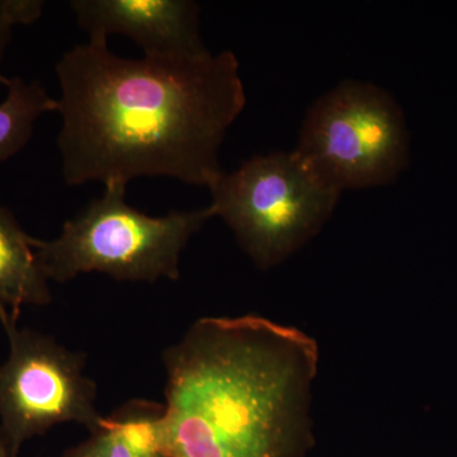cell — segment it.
Masks as SVG:
<instances>
[{"label": "cell", "instance_id": "obj_1", "mask_svg": "<svg viewBox=\"0 0 457 457\" xmlns=\"http://www.w3.org/2000/svg\"><path fill=\"white\" fill-rule=\"evenodd\" d=\"M55 69L66 185L163 176L209 187L224 171L219 152L245 106L231 51L132 60L113 54L107 40H89Z\"/></svg>", "mask_w": 457, "mask_h": 457}, {"label": "cell", "instance_id": "obj_2", "mask_svg": "<svg viewBox=\"0 0 457 457\" xmlns=\"http://www.w3.org/2000/svg\"><path fill=\"white\" fill-rule=\"evenodd\" d=\"M168 457H303L318 343L260 315L195 321L163 353Z\"/></svg>", "mask_w": 457, "mask_h": 457}, {"label": "cell", "instance_id": "obj_3", "mask_svg": "<svg viewBox=\"0 0 457 457\" xmlns=\"http://www.w3.org/2000/svg\"><path fill=\"white\" fill-rule=\"evenodd\" d=\"M126 187L104 186V195L65 221L55 239L32 237L49 281L64 284L92 272L121 282L179 278L180 254L189 239L215 218L212 206L154 218L126 203Z\"/></svg>", "mask_w": 457, "mask_h": 457}, {"label": "cell", "instance_id": "obj_4", "mask_svg": "<svg viewBox=\"0 0 457 457\" xmlns=\"http://www.w3.org/2000/svg\"><path fill=\"white\" fill-rule=\"evenodd\" d=\"M213 215L262 270L284 263L317 236L341 194L309 171L294 150L255 155L207 187Z\"/></svg>", "mask_w": 457, "mask_h": 457}, {"label": "cell", "instance_id": "obj_5", "mask_svg": "<svg viewBox=\"0 0 457 457\" xmlns=\"http://www.w3.org/2000/svg\"><path fill=\"white\" fill-rule=\"evenodd\" d=\"M294 153L338 194L390 185L409 164L404 113L387 90L345 80L309 108Z\"/></svg>", "mask_w": 457, "mask_h": 457}, {"label": "cell", "instance_id": "obj_6", "mask_svg": "<svg viewBox=\"0 0 457 457\" xmlns=\"http://www.w3.org/2000/svg\"><path fill=\"white\" fill-rule=\"evenodd\" d=\"M9 342L0 363V432L9 457L53 427L77 423L93 432L104 420L97 385L84 374L87 356L68 350L53 337L18 328L17 318L0 312Z\"/></svg>", "mask_w": 457, "mask_h": 457}, {"label": "cell", "instance_id": "obj_7", "mask_svg": "<svg viewBox=\"0 0 457 457\" xmlns=\"http://www.w3.org/2000/svg\"><path fill=\"white\" fill-rule=\"evenodd\" d=\"M71 8L89 40L126 36L146 57L209 53L200 35V5L191 0H73Z\"/></svg>", "mask_w": 457, "mask_h": 457}, {"label": "cell", "instance_id": "obj_8", "mask_svg": "<svg viewBox=\"0 0 457 457\" xmlns=\"http://www.w3.org/2000/svg\"><path fill=\"white\" fill-rule=\"evenodd\" d=\"M163 414V404L130 400L104 417L89 438L60 457H168Z\"/></svg>", "mask_w": 457, "mask_h": 457}, {"label": "cell", "instance_id": "obj_9", "mask_svg": "<svg viewBox=\"0 0 457 457\" xmlns=\"http://www.w3.org/2000/svg\"><path fill=\"white\" fill-rule=\"evenodd\" d=\"M51 302L49 279L36 257L32 237L11 210L0 206V312L18 319L23 306Z\"/></svg>", "mask_w": 457, "mask_h": 457}, {"label": "cell", "instance_id": "obj_10", "mask_svg": "<svg viewBox=\"0 0 457 457\" xmlns=\"http://www.w3.org/2000/svg\"><path fill=\"white\" fill-rule=\"evenodd\" d=\"M5 87L8 95L0 104V163L27 145L42 114L57 111L56 99L37 80L9 78Z\"/></svg>", "mask_w": 457, "mask_h": 457}, {"label": "cell", "instance_id": "obj_11", "mask_svg": "<svg viewBox=\"0 0 457 457\" xmlns=\"http://www.w3.org/2000/svg\"><path fill=\"white\" fill-rule=\"evenodd\" d=\"M44 11L41 0H0V64L16 26H29L40 20ZM9 78L0 73V84L7 86Z\"/></svg>", "mask_w": 457, "mask_h": 457}, {"label": "cell", "instance_id": "obj_12", "mask_svg": "<svg viewBox=\"0 0 457 457\" xmlns=\"http://www.w3.org/2000/svg\"><path fill=\"white\" fill-rule=\"evenodd\" d=\"M0 457H9L7 442L3 437L2 432H0Z\"/></svg>", "mask_w": 457, "mask_h": 457}]
</instances>
